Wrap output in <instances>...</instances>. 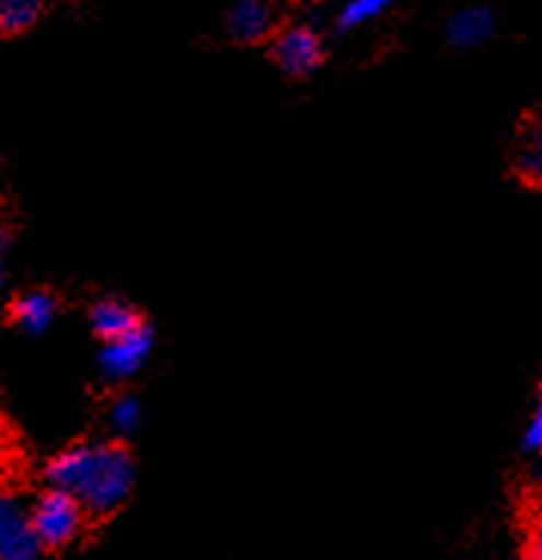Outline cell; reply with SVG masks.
Instances as JSON below:
<instances>
[{"instance_id": "17", "label": "cell", "mask_w": 542, "mask_h": 560, "mask_svg": "<svg viewBox=\"0 0 542 560\" xmlns=\"http://www.w3.org/2000/svg\"><path fill=\"white\" fill-rule=\"evenodd\" d=\"M540 454H542V451H540ZM540 475H542V463H540Z\"/></svg>"}, {"instance_id": "2", "label": "cell", "mask_w": 542, "mask_h": 560, "mask_svg": "<svg viewBox=\"0 0 542 560\" xmlns=\"http://www.w3.org/2000/svg\"><path fill=\"white\" fill-rule=\"evenodd\" d=\"M83 515H87V509L74 497H68L61 490L44 493L41 500L34 502L28 515L31 530L37 536V546L61 548L74 542L77 533L83 530Z\"/></svg>"}, {"instance_id": "18", "label": "cell", "mask_w": 542, "mask_h": 560, "mask_svg": "<svg viewBox=\"0 0 542 560\" xmlns=\"http://www.w3.org/2000/svg\"><path fill=\"white\" fill-rule=\"evenodd\" d=\"M0 282H3V273H0Z\"/></svg>"}, {"instance_id": "15", "label": "cell", "mask_w": 542, "mask_h": 560, "mask_svg": "<svg viewBox=\"0 0 542 560\" xmlns=\"http://www.w3.org/2000/svg\"><path fill=\"white\" fill-rule=\"evenodd\" d=\"M528 560H542V524H540V527H537V530L530 533Z\"/></svg>"}, {"instance_id": "16", "label": "cell", "mask_w": 542, "mask_h": 560, "mask_svg": "<svg viewBox=\"0 0 542 560\" xmlns=\"http://www.w3.org/2000/svg\"><path fill=\"white\" fill-rule=\"evenodd\" d=\"M3 245H7V233H3V228H0V252H3Z\"/></svg>"}, {"instance_id": "6", "label": "cell", "mask_w": 542, "mask_h": 560, "mask_svg": "<svg viewBox=\"0 0 542 560\" xmlns=\"http://www.w3.org/2000/svg\"><path fill=\"white\" fill-rule=\"evenodd\" d=\"M273 22H276V15H273L270 7L257 3V0H240L227 10V31L245 44L264 40L273 31Z\"/></svg>"}, {"instance_id": "9", "label": "cell", "mask_w": 542, "mask_h": 560, "mask_svg": "<svg viewBox=\"0 0 542 560\" xmlns=\"http://www.w3.org/2000/svg\"><path fill=\"white\" fill-rule=\"evenodd\" d=\"M53 316H56V303H53V298L44 294V291H28V294H22L13 306L15 325L28 334L46 331Z\"/></svg>"}, {"instance_id": "1", "label": "cell", "mask_w": 542, "mask_h": 560, "mask_svg": "<svg viewBox=\"0 0 542 560\" xmlns=\"http://www.w3.org/2000/svg\"><path fill=\"white\" fill-rule=\"evenodd\" d=\"M46 478L53 490L74 497L87 512L107 515L136 485V463L120 444H77L49 463Z\"/></svg>"}, {"instance_id": "14", "label": "cell", "mask_w": 542, "mask_h": 560, "mask_svg": "<svg viewBox=\"0 0 542 560\" xmlns=\"http://www.w3.org/2000/svg\"><path fill=\"white\" fill-rule=\"evenodd\" d=\"M524 447L528 451H542V393L537 398V408L530 413L528 429H524Z\"/></svg>"}, {"instance_id": "10", "label": "cell", "mask_w": 542, "mask_h": 560, "mask_svg": "<svg viewBox=\"0 0 542 560\" xmlns=\"http://www.w3.org/2000/svg\"><path fill=\"white\" fill-rule=\"evenodd\" d=\"M518 172L530 184L542 187V107L533 114V120L524 129V138L518 144Z\"/></svg>"}, {"instance_id": "11", "label": "cell", "mask_w": 542, "mask_h": 560, "mask_svg": "<svg viewBox=\"0 0 542 560\" xmlns=\"http://www.w3.org/2000/svg\"><path fill=\"white\" fill-rule=\"evenodd\" d=\"M37 19H41L37 0H0V31L3 34L28 31Z\"/></svg>"}, {"instance_id": "12", "label": "cell", "mask_w": 542, "mask_h": 560, "mask_svg": "<svg viewBox=\"0 0 542 560\" xmlns=\"http://www.w3.org/2000/svg\"><path fill=\"white\" fill-rule=\"evenodd\" d=\"M387 10H390L387 0H353V3H347V7L337 13V28L356 31L361 28V25H368V22H377Z\"/></svg>"}, {"instance_id": "3", "label": "cell", "mask_w": 542, "mask_h": 560, "mask_svg": "<svg viewBox=\"0 0 542 560\" xmlns=\"http://www.w3.org/2000/svg\"><path fill=\"white\" fill-rule=\"evenodd\" d=\"M322 37L310 25H291L273 40V61L291 77H307L322 65Z\"/></svg>"}, {"instance_id": "8", "label": "cell", "mask_w": 542, "mask_h": 560, "mask_svg": "<svg viewBox=\"0 0 542 560\" xmlns=\"http://www.w3.org/2000/svg\"><path fill=\"white\" fill-rule=\"evenodd\" d=\"M90 322H92V328H95V334H99V337H105V343L107 340H117V337H126L129 331L141 328L136 310L120 301L95 303L90 313Z\"/></svg>"}, {"instance_id": "4", "label": "cell", "mask_w": 542, "mask_h": 560, "mask_svg": "<svg viewBox=\"0 0 542 560\" xmlns=\"http://www.w3.org/2000/svg\"><path fill=\"white\" fill-rule=\"evenodd\" d=\"M153 337L151 331L141 325L136 331H129L126 337H117V340H107L102 352H99V368L105 380H129L132 374H138V368L145 364L148 352H151Z\"/></svg>"}, {"instance_id": "7", "label": "cell", "mask_w": 542, "mask_h": 560, "mask_svg": "<svg viewBox=\"0 0 542 560\" xmlns=\"http://www.w3.org/2000/svg\"><path fill=\"white\" fill-rule=\"evenodd\" d=\"M445 34H448V40L453 46L475 49V46L491 40V34H494V15H491V10H484V7H463V10H457L448 19Z\"/></svg>"}, {"instance_id": "13", "label": "cell", "mask_w": 542, "mask_h": 560, "mask_svg": "<svg viewBox=\"0 0 542 560\" xmlns=\"http://www.w3.org/2000/svg\"><path fill=\"white\" fill-rule=\"evenodd\" d=\"M107 420H111V425L117 429V432H132L138 425V420H141V405H138L132 395H120L114 405H111V410H107Z\"/></svg>"}, {"instance_id": "5", "label": "cell", "mask_w": 542, "mask_h": 560, "mask_svg": "<svg viewBox=\"0 0 542 560\" xmlns=\"http://www.w3.org/2000/svg\"><path fill=\"white\" fill-rule=\"evenodd\" d=\"M37 548L31 517L13 497L0 493V560H34Z\"/></svg>"}]
</instances>
